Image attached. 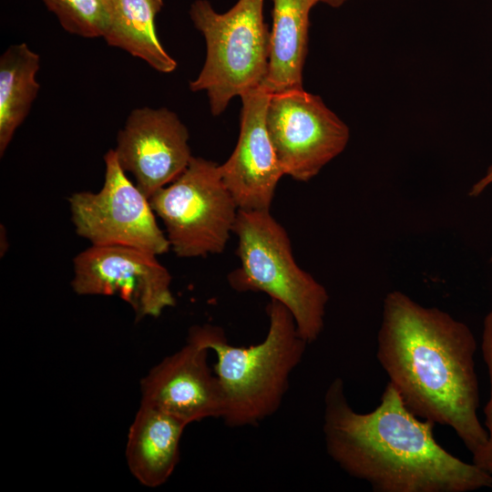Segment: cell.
Returning <instances> with one entry per match:
<instances>
[{
  "label": "cell",
  "mask_w": 492,
  "mask_h": 492,
  "mask_svg": "<svg viewBox=\"0 0 492 492\" xmlns=\"http://www.w3.org/2000/svg\"><path fill=\"white\" fill-rule=\"evenodd\" d=\"M266 312L267 333L249 346L230 343L223 330L210 324L195 325L188 333V340L215 354L213 371L223 395L221 419L230 427L257 425L277 412L308 344L282 303L271 300Z\"/></svg>",
  "instance_id": "obj_3"
},
{
  "label": "cell",
  "mask_w": 492,
  "mask_h": 492,
  "mask_svg": "<svg viewBox=\"0 0 492 492\" xmlns=\"http://www.w3.org/2000/svg\"><path fill=\"white\" fill-rule=\"evenodd\" d=\"M266 124L284 175L299 181L315 177L350 138L348 126L303 88L271 94Z\"/></svg>",
  "instance_id": "obj_8"
},
{
  "label": "cell",
  "mask_w": 492,
  "mask_h": 492,
  "mask_svg": "<svg viewBox=\"0 0 492 492\" xmlns=\"http://www.w3.org/2000/svg\"><path fill=\"white\" fill-rule=\"evenodd\" d=\"M477 348L470 328L448 313L401 291L385 295L376 357L389 383L416 416L451 427L472 458L487 440L477 416Z\"/></svg>",
  "instance_id": "obj_1"
},
{
  "label": "cell",
  "mask_w": 492,
  "mask_h": 492,
  "mask_svg": "<svg viewBox=\"0 0 492 492\" xmlns=\"http://www.w3.org/2000/svg\"><path fill=\"white\" fill-rule=\"evenodd\" d=\"M264 0H238L218 13L208 0L194 1L193 26L206 43V58L192 92L204 91L210 112L220 115L230 101L264 84L268 68L270 31L263 19Z\"/></svg>",
  "instance_id": "obj_5"
},
{
  "label": "cell",
  "mask_w": 492,
  "mask_h": 492,
  "mask_svg": "<svg viewBox=\"0 0 492 492\" xmlns=\"http://www.w3.org/2000/svg\"><path fill=\"white\" fill-rule=\"evenodd\" d=\"M319 0H272V26L264 86L271 94L302 87L309 15Z\"/></svg>",
  "instance_id": "obj_14"
},
{
  "label": "cell",
  "mask_w": 492,
  "mask_h": 492,
  "mask_svg": "<svg viewBox=\"0 0 492 492\" xmlns=\"http://www.w3.org/2000/svg\"><path fill=\"white\" fill-rule=\"evenodd\" d=\"M323 404L327 454L344 472L376 492H470L492 487V476L438 444L435 424L413 414L389 382L371 412L354 410L339 377L327 387Z\"/></svg>",
  "instance_id": "obj_2"
},
{
  "label": "cell",
  "mask_w": 492,
  "mask_h": 492,
  "mask_svg": "<svg viewBox=\"0 0 492 492\" xmlns=\"http://www.w3.org/2000/svg\"><path fill=\"white\" fill-rule=\"evenodd\" d=\"M67 33L86 38L104 37L113 0H42Z\"/></svg>",
  "instance_id": "obj_17"
},
{
  "label": "cell",
  "mask_w": 492,
  "mask_h": 492,
  "mask_svg": "<svg viewBox=\"0 0 492 492\" xmlns=\"http://www.w3.org/2000/svg\"><path fill=\"white\" fill-rule=\"evenodd\" d=\"M320 3H323L332 7H339L343 5L347 0H319Z\"/></svg>",
  "instance_id": "obj_20"
},
{
  "label": "cell",
  "mask_w": 492,
  "mask_h": 492,
  "mask_svg": "<svg viewBox=\"0 0 492 492\" xmlns=\"http://www.w3.org/2000/svg\"><path fill=\"white\" fill-rule=\"evenodd\" d=\"M491 261H492V257H491Z\"/></svg>",
  "instance_id": "obj_21"
},
{
  "label": "cell",
  "mask_w": 492,
  "mask_h": 492,
  "mask_svg": "<svg viewBox=\"0 0 492 492\" xmlns=\"http://www.w3.org/2000/svg\"><path fill=\"white\" fill-rule=\"evenodd\" d=\"M481 350L490 382V396L484 407V425L487 434V444L473 463L492 476V310L483 323Z\"/></svg>",
  "instance_id": "obj_18"
},
{
  "label": "cell",
  "mask_w": 492,
  "mask_h": 492,
  "mask_svg": "<svg viewBox=\"0 0 492 492\" xmlns=\"http://www.w3.org/2000/svg\"><path fill=\"white\" fill-rule=\"evenodd\" d=\"M187 425L155 406L140 403L129 426L126 460L132 476L147 487H158L173 474Z\"/></svg>",
  "instance_id": "obj_13"
},
{
  "label": "cell",
  "mask_w": 492,
  "mask_h": 492,
  "mask_svg": "<svg viewBox=\"0 0 492 492\" xmlns=\"http://www.w3.org/2000/svg\"><path fill=\"white\" fill-rule=\"evenodd\" d=\"M490 185H492V166H490L486 174L472 186L469 196H479Z\"/></svg>",
  "instance_id": "obj_19"
},
{
  "label": "cell",
  "mask_w": 492,
  "mask_h": 492,
  "mask_svg": "<svg viewBox=\"0 0 492 492\" xmlns=\"http://www.w3.org/2000/svg\"><path fill=\"white\" fill-rule=\"evenodd\" d=\"M163 6L162 0H113L108 28L104 39L146 62L160 73H171L177 61L161 45L155 19Z\"/></svg>",
  "instance_id": "obj_15"
},
{
  "label": "cell",
  "mask_w": 492,
  "mask_h": 492,
  "mask_svg": "<svg viewBox=\"0 0 492 492\" xmlns=\"http://www.w3.org/2000/svg\"><path fill=\"white\" fill-rule=\"evenodd\" d=\"M105 179L98 192H76L68 199L77 235L91 245L133 247L155 255L169 248L149 198L128 179L114 149L104 157Z\"/></svg>",
  "instance_id": "obj_7"
},
{
  "label": "cell",
  "mask_w": 492,
  "mask_h": 492,
  "mask_svg": "<svg viewBox=\"0 0 492 492\" xmlns=\"http://www.w3.org/2000/svg\"><path fill=\"white\" fill-rule=\"evenodd\" d=\"M149 200L165 225L170 248L181 258L222 252L239 211L220 165L200 157H192L186 169Z\"/></svg>",
  "instance_id": "obj_6"
},
{
  "label": "cell",
  "mask_w": 492,
  "mask_h": 492,
  "mask_svg": "<svg viewBox=\"0 0 492 492\" xmlns=\"http://www.w3.org/2000/svg\"><path fill=\"white\" fill-rule=\"evenodd\" d=\"M270 97L264 85L241 97L239 138L231 155L220 165L223 182L240 210H270L284 176L266 124Z\"/></svg>",
  "instance_id": "obj_11"
},
{
  "label": "cell",
  "mask_w": 492,
  "mask_h": 492,
  "mask_svg": "<svg viewBox=\"0 0 492 492\" xmlns=\"http://www.w3.org/2000/svg\"><path fill=\"white\" fill-rule=\"evenodd\" d=\"M233 232L240 267L228 277L237 292H261L292 315L309 344L324 327L329 294L325 287L295 261L287 231L270 210L238 211Z\"/></svg>",
  "instance_id": "obj_4"
},
{
  "label": "cell",
  "mask_w": 492,
  "mask_h": 492,
  "mask_svg": "<svg viewBox=\"0 0 492 492\" xmlns=\"http://www.w3.org/2000/svg\"><path fill=\"white\" fill-rule=\"evenodd\" d=\"M189 138L187 127L175 112L143 107L129 113L114 150L121 168L149 199L190 164L193 156Z\"/></svg>",
  "instance_id": "obj_10"
},
{
  "label": "cell",
  "mask_w": 492,
  "mask_h": 492,
  "mask_svg": "<svg viewBox=\"0 0 492 492\" xmlns=\"http://www.w3.org/2000/svg\"><path fill=\"white\" fill-rule=\"evenodd\" d=\"M156 256L133 247L91 245L74 259L71 286L79 295H118L137 321L159 317L176 301L171 275Z\"/></svg>",
  "instance_id": "obj_9"
},
{
  "label": "cell",
  "mask_w": 492,
  "mask_h": 492,
  "mask_svg": "<svg viewBox=\"0 0 492 492\" xmlns=\"http://www.w3.org/2000/svg\"><path fill=\"white\" fill-rule=\"evenodd\" d=\"M40 56L26 43L8 46L0 57V156L25 121L40 89Z\"/></svg>",
  "instance_id": "obj_16"
},
{
  "label": "cell",
  "mask_w": 492,
  "mask_h": 492,
  "mask_svg": "<svg viewBox=\"0 0 492 492\" xmlns=\"http://www.w3.org/2000/svg\"><path fill=\"white\" fill-rule=\"evenodd\" d=\"M209 350L187 339L179 350L154 365L140 381V403L159 408L187 425L221 418L222 390L208 364Z\"/></svg>",
  "instance_id": "obj_12"
}]
</instances>
